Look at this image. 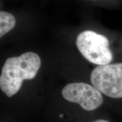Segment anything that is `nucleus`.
<instances>
[{"label":"nucleus","mask_w":122,"mask_h":122,"mask_svg":"<svg viewBox=\"0 0 122 122\" xmlns=\"http://www.w3.org/2000/svg\"><path fill=\"white\" fill-rule=\"evenodd\" d=\"M62 95L70 102L79 104L84 110L92 111L103 103L101 92L94 86L84 83H73L66 85Z\"/></svg>","instance_id":"4"},{"label":"nucleus","mask_w":122,"mask_h":122,"mask_svg":"<svg viewBox=\"0 0 122 122\" xmlns=\"http://www.w3.org/2000/svg\"><path fill=\"white\" fill-rule=\"evenodd\" d=\"M76 45L83 57L91 63L106 65L112 60L109 40L102 35L92 30H84L78 35Z\"/></svg>","instance_id":"2"},{"label":"nucleus","mask_w":122,"mask_h":122,"mask_svg":"<svg viewBox=\"0 0 122 122\" xmlns=\"http://www.w3.org/2000/svg\"><path fill=\"white\" fill-rule=\"evenodd\" d=\"M109 122V121H107V120H102V119H99V120H96L95 122Z\"/></svg>","instance_id":"6"},{"label":"nucleus","mask_w":122,"mask_h":122,"mask_svg":"<svg viewBox=\"0 0 122 122\" xmlns=\"http://www.w3.org/2000/svg\"><path fill=\"white\" fill-rule=\"evenodd\" d=\"M91 83L102 93L122 98V63L99 66L91 74Z\"/></svg>","instance_id":"3"},{"label":"nucleus","mask_w":122,"mask_h":122,"mask_svg":"<svg viewBox=\"0 0 122 122\" xmlns=\"http://www.w3.org/2000/svg\"><path fill=\"white\" fill-rule=\"evenodd\" d=\"M16 23L13 15L6 11L0 12V37H2L13 30Z\"/></svg>","instance_id":"5"},{"label":"nucleus","mask_w":122,"mask_h":122,"mask_svg":"<svg viewBox=\"0 0 122 122\" xmlns=\"http://www.w3.org/2000/svg\"><path fill=\"white\" fill-rule=\"evenodd\" d=\"M41 61L34 52H27L19 57L7 58L0 76V88L7 97L17 93L24 80L35 78L40 68Z\"/></svg>","instance_id":"1"}]
</instances>
